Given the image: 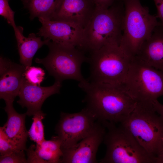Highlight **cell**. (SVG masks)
Here are the masks:
<instances>
[{
	"label": "cell",
	"instance_id": "obj_22",
	"mask_svg": "<svg viewBox=\"0 0 163 163\" xmlns=\"http://www.w3.org/2000/svg\"><path fill=\"white\" fill-rule=\"evenodd\" d=\"M9 0H0V15L13 27L15 34L19 31L20 26L17 27L16 25L14 20L15 12L12 10L9 5Z\"/></svg>",
	"mask_w": 163,
	"mask_h": 163
},
{
	"label": "cell",
	"instance_id": "obj_17",
	"mask_svg": "<svg viewBox=\"0 0 163 163\" xmlns=\"http://www.w3.org/2000/svg\"><path fill=\"white\" fill-rule=\"evenodd\" d=\"M61 142L57 136L50 140L31 145L26 150L27 163H60L63 155Z\"/></svg>",
	"mask_w": 163,
	"mask_h": 163
},
{
	"label": "cell",
	"instance_id": "obj_19",
	"mask_svg": "<svg viewBox=\"0 0 163 163\" xmlns=\"http://www.w3.org/2000/svg\"><path fill=\"white\" fill-rule=\"evenodd\" d=\"M28 10L30 18L36 17L51 20L62 0H21Z\"/></svg>",
	"mask_w": 163,
	"mask_h": 163
},
{
	"label": "cell",
	"instance_id": "obj_3",
	"mask_svg": "<svg viewBox=\"0 0 163 163\" xmlns=\"http://www.w3.org/2000/svg\"><path fill=\"white\" fill-rule=\"evenodd\" d=\"M124 11L122 34L120 46L131 59L138 54L143 43L160 23L156 16L152 15L149 8L140 0H122Z\"/></svg>",
	"mask_w": 163,
	"mask_h": 163
},
{
	"label": "cell",
	"instance_id": "obj_28",
	"mask_svg": "<svg viewBox=\"0 0 163 163\" xmlns=\"http://www.w3.org/2000/svg\"><path fill=\"white\" fill-rule=\"evenodd\" d=\"M155 163H163V146H161L155 157Z\"/></svg>",
	"mask_w": 163,
	"mask_h": 163
},
{
	"label": "cell",
	"instance_id": "obj_11",
	"mask_svg": "<svg viewBox=\"0 0 163 163\" xmlns=\"http://www.w3.org/2000/svg\"><path fill=\"white\" fill-rule=\"evenodd\" d=\"M42 26L37 34L44 39L55 43L72 46L81 50L82 45L83 28L76 24L62 21L39 18Z\"/></svg>",
	"mask_w": 163,
	"mask_h": 163
},
{
	"label": "cell",
	"instance_id": "obj_6",
	"mask_svg": "<svg viewBox=\"0 0 163 163\" xmlns=\"http://www.w3.org/2000/svg\"><path fill=\"white\" fill-rule=\"evenodd\" d=\"M103 124L107 130L103 140L106 151L99 163H155V158L121 125L117 126L108 122Z\"/></svg>",
	"mask_w": 163,
	"mask_h": 163
},
{
	"label": "cell",
	"instance_id": "obj_7",
	"mask_svg": "<svg viewBox=\"0 0 163 163\" xmlns=\"http://www.w3.org/2000/svg\"><path fill=\"white\" fill-rule=\"evenodd\" d=\"M120 124L155 159L163 137V118L153 107L136 104L128 117Z\"/></svg>",
	"mask_w": 163,
	"mask_h": 163
},
{
	"label": "cell",
	"instance_id": "obj_18",
	"mask_svg": "<svg viewBox=\"0 0 163 163\" xmlns=\"http://www.w3.org/2000/svg\"><path fill=\"white\" fill-rule=\"evenodd\" d=\"M16 40L20 62L26 67L31 66L33 58L37 51L50 40L47 39L42 41L40 37H37L34 33L30 34L28 37L23 35Z\"/></svg>",
	"mask_w": 163,
	"mask_h": 163
},
{
	"label": "cell",
	"instance_id": "obj_27",
	"mask_svg": "<svg viewBox=\"0 0 163 163\" xmlns=\"http://www.w3.org/2000/svg\"><path fill=\"white\" fill-rule=\"evenodd\" d=\"M153 107L155 111L163 118V105L157 100L154 103Z\"/></svg>",
	"mask_w": 163,
	"mask_h": 163
},
{
	"label": "cell",
	"instance_id": "obj_1",
	"mask_svg": "<svg viewBox=\"0 0 163 163\" xmlns=\"http://www.w3.org/2000/svg\"><path fill=\"white\" fill-rule=\"evenodd\" d=\"M78 86L86 94L83 101L86 107L101 123H122L136 105L123 85L97 83L85 79L79 82Z\"/></svg>",
	"mask_w": 163,
	"mask_h": 163
},
{
	"label": "cell",
	"instance_id": "obj_5",
	"mask_svg": "<svg viewBox=\"0 0 163 163\" xmlns=\"http://www.w3.org/2000/svg\"><path fill=\"white\" fill-rule=\"evenodd\" d=\"M123 85L137 104L153 107L158 98L163 96V72L134 57Z\"/></svg>",
	"mask_w": 163,
	"mask_h": 163
},
{
	"label": "cell",
	"instance_id": "obj_13",
	"mask_svg": "<svg viewBox=\"0 0 163 163\" xmlns=\"http://www.w3.org/2000/svg\"><path fill=\"white\" fill-rule=\"evenodd\" d=\"M62 82L55 81L53 85L48 87H41L30 83L24 78L18 96L17 103L23 108L26 107V113L29 116H33L41 110L42 105L48 97L59 94Z\"/></svg>",
	"mask_w": 163,
	"mask_h": 163
},
{
	"label": "cell",
	"instance_id": "obj_24",
	"mask_svg": "<svg viewBox=\"0 0 163 163\" xmlns=\"http://www.w3.org/2000/svg\"><path fill=\"white\" fill-rule=\"evenodd\" d=\"M24 151L17 150L7 155H0V163H27Z\"/></svg>",
	"mask_w": 163,
	"mask_h": 163
},
{
	"label": "cell",
	"instance_id": "obj_15",
	"mask_svg": "<svg viewBox=\"0 0 163 163\" xmlns=\"http://www.w3.org/2000/svg\"><path fill=\"white\" fill-rule=\"evenodd\" d=\"M135 57L163 72V25L160 22Z\"/></svg>",
	"mask_w": 163,
	"mask_h": 163
},
{
	"label": "cell",
	"instance_id": "obj_16",
	"mask_svg": "<svg viewBox=\"0 0 163 163\" xmlns=\"http://www.w3.org/2000/svg\"><path fill=\"white\" fill-rule=\"evenodd\" d=\"M4 109L7 113L8 119L1 128L8 138L20 150H26V143L28 136L26 129L25 120L26 113L20 114L15 110L13 103H5Z\"/></svg>",
	"mask_w": 163,
	"mask_h": 163
},
{
	"label": "cell",
	"instance_id": "obj_14",
	"mask_svg": "<svg viewBox=\"0 0 163 163\" xmlns=\"http://www.w3.org/2000/svg\"><path fill=\"white\" fill-rule=\"evenodd\" d=\"M95 8L92 0H62L51 20L73 23L84 29Z\"/></svg>",
	"mask_w": 163,
	"mask_h": 163
},
{
	"label": "cell",
	"instance_id": "obj_29",
	"mask_svg": "<svg viewBox=\"0 0 163 163\" xmlns=\"http://www.w3.org/2000/svg\"><path fill=\"white\" fill-rule=\"evenodd\" d=\"M161 146H163V137L162 139Z\"/></svg>",
	"mask_w": 163,
	"mask_h": 163
},
{
	"label": "cell",
	"instance_id": "obj_12",
	"mask_svg": "<svg viewBox=\"0 0 163 163\" xmlns=\"http://www.w3.org/2000/svg\"><path fill=\"white\" fill-rule=\"evenodd\" d=\"M27 67L2 56L0 59V98L13 103L18 96Z\"/></svg>",
	"mask_w": 163,
	"mask_h": 163
},
{
	"label": "cell",
	"instance_id": "obj_23",
	"mask_svg": "<svg viewBox=\"0 0 163 163\" xmlns=\"http://www.w3.org/2000/svg\"><path fill=\"white\" fill-rule=\"evenodd\" d=\"M18 149H19L0 128V155L9 154Z\"/></svg>",
	"mask_w": 163,
	"mask_h": 163
},
{
	"label": "cell",
	"instance_id": "obj_10",
	"mask_svg": "<svg viewBox=\"0 0 163 163\" xmlns=\"http://www.w3.org/2000/svg\"><path fill=\"white\" fill-rule=\"evenodd\" d=\"M106 128L97 120L91 131L85 137L70 148L62 149L60 163H95L98 147L103 142Z\"/></svg>",
	"mask_w": 163,
	"mask_h": 163
},
{
	"label": "cell",
	"instance_id": "obj_21",
	"mask_svg": "<svg viewBox=\"0 0 163 163\" xmlns=\"http://www.w3.org/2000/svg\"><path fill=\"white\" fill-rule=\"evenodd\" d=\"M45 73L41 68L34 66L27 67L24 74V78L32 84L40 86L44 78Z\"/></svg>",
	"mask_w": 163,
	"mask_h": 163
},
{
	"label": "cell",
	"instance_id": "obj_4",
	"mask_svg": "<svg viewBox=\"0 0 163 163\" xmlns=\"http://www.w3.org/2000/svg\"><path fill=\"white\" fill-rule=\"evenodd\" d=\"M88 81L115 85H123L131 59L117 43H109L90 53Z\"/></svg>",
	"mask_w": 163,
	"mask_h": 163
},
{
	"label": "cell",
	"instance_id": "obj_9",
	"mask_svg": "<svg viewBox=\"0 0 163 163\" xmlns=\"http://www.w3.org/2000/svg\"><path fill=\"white\" fill-rule=\"evenodd\" d=\"M96 120L86 107L76 113L61 112L55 130L61 142L62 150L72 147L87 136Z\"/></svg>",
	"mask_w": 163,
	"mask_h": 163
},
{
	"label": "cell",
	"instance_id": "obj_20",
	"mask_svg": "<svg viewBox=\"0 0 163 163\" xmlns=\"http://www.w3.org/2000/svg\"><path fill=\"white\" fill-rule=\"evenodd\" d=\"M46 115L41 110L33 115V121L28 131V134L30 139L36 142V144H39L45 140L42 120Z\"/></svg>",
	"mask_w": 163,
	"mask_h": 163
},
{
	"label": "cell",
	"instance_id": "obj_26",
	"mask_svg": "<svg viewBox=\"0 0 163 163\" xmlns=\"http://www.w3.org/2000/svg\"><path fill=\"white\" fill-rule=\"evenodd\" d=\"M157 11L158 18L160 20V23L163 25V0H153Z\"/></svg>",
	"mask_w": 163,
	"mask_h": 163
},
{
	"label": "cell",
	"instance_id": "obj_2",
	"mask_svg": "<svg viewBox=\"0 0 163 163\" xmlns=\"http://www.w3.org/2000/svg\"><path fill=\"white\" fill-rule=\"evenodd\" d=\"M124 11L122 0H117L106 9L96 7L89 22L84 28L81 50L90 53L109 43L120 45Z\"/></svg>",
	"mask_w": 163,
	"mask_h": 163
},
{
	"label": "cell",
	"instance_id": "obj_25",
	"mask_svg": "<svg viewBox=\"0 0 163 163\" xmlns=\"http://www.w3.org/2000/svg\"><path fill=\"white\" fill-rule=\"evenodd\" d=\"M96 7L106 9L111 6L117 0H92Z\"/></svg>",
	"mask_w": 163,
	"mask_h": 163
},
{
	"label": "cell",
	"instance_id": "obj_8",
	"mask_svg": "<svg viewBox=\"0 0 163 163\" xmlns=\"http://www.w3.org/2000/svg\"><path fill=\"white\" fill-rule=\"evenodd\" d=\"M49 51L45 58H36V62L42 64L53 77L55 81L62 82L73 79L79 82L85 80L82 76L81 67L88 58L84 52L75 46L58 44L50 40L46 45Z\"/></svg>",
	"mask_w": 163,
	"mask_h": 163
}]
</instances>
